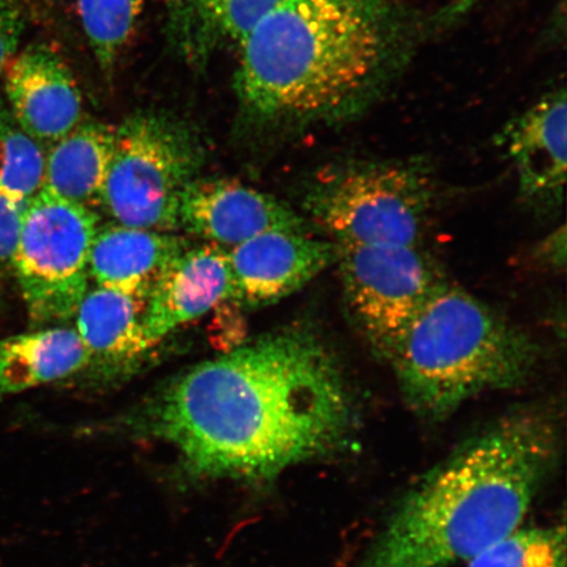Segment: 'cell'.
Listing matches in <instances>:
<instances>
[{"instance_id": "1", "label": "cell", "mask_w": 567, "mask_h": 567, "mask_svg": "<svg viewBox=\"0 0 567 567\" xmlns=\"http://www.w3.org/2000/svg\"><path fill=\"white\" fill-rule=\"evenodd\" d=\"M354 422L337 354L295 326L183 372L125 424L167 445L190 477L265 484L337 452Z\"/></svg>"}, {"instance_id": "2", "label": "cell", "mask_w": 567, "mask_h": 567, "mask_svg": "<svg viewBox=\"0 0 567 567\" xmlns=\"http://www.w3.org/2000/svg\"><path fill=\"white\" fill-rule=\"evenodd\" d=\"M547 410L513 411L424 474L350 567H453L522 527L557 463Z\"/></svg>"}, {"instance_id": "3", "label": "cell", "mask_w": 567, "mask_h": 567, "mask_svg": "<svg viewBox=\"0 0 567 567\" xmlns=\"http://www.w3.org/2000/svg\"><path fill=\"white\" fill-rule=\"evenodd\" d=\"M399 32L386 0H281L239 42L240 101L266 123L350 115L389 74Z\"/></svg>"}, {"instance_id": "4", "label": "cell", "mask_w": 567, "mask_h": 567, "mask_svg": "<svg viewBox=\"0 0 567 567\" xmlns=\"http://www.w3.org/2000/svg\"><path fill=\"white\" fill-rule=\"evenodd\" d=\"M385 359L409 406L442 420L482 393L523 385L535 372L540 347L519 326L446 281Z\"/></svg>"}, {"instance_id": "5", "label": "cell", "mask_w": 567, "mask_h": 567, "mask_svg": "<svg viewBox=\"0 0 567 567\" xmlns=\"http://www.w3.org/2000/svg\"><path fill=\"white\" fill-rule=\"evenodd\" d=\"M435 189L421 163L351 161L319 172L303 209L338 247L422 245Z\"/></svg>"}, {"instance_id": "6", "label": "cell", "mask_w": 567, "mask_h": 567, "mask_svg": "<svg viewBox=\"0 0 567 567\" xmlns=\"http://www.w3.org/2000/svg\"><path fill=\"white\" fill-rule=\"evenodd\" d=\"M204 162L200 140L177 120L142 112L116 126L99 207L118 225L177 229L181 198Z\"/></svg>"}, {"instance_id": "7", "label": "cell", "mask_w": 567, "mask_h": 567, "mask_svg": "<svg viewBox=\"0 0 567 567\" xmlns=\"http://www.w3.org/2000/svg\"><path fill=\"white\" fill-rule=\"evenodd\" d=\"M96 213L41 189L28 203L12 276L28 315L38 323L74 317L89 292Z\"/></svg>"}, {"instance_id": "8", "label": "cell", "mask_w": 567, "mask_h": 567, "mask_svg": "<svg viewBox=\"0 0 567 567\" xmlns=\"http://www.w3.org/2000/svg\"><path fill=\"white\" fill-rule=\"evenodd\" d=\"M337 266L354 321L386 358L396 338L446 282L422 245L338 247Z\"/></svg>"}, {"instance_id": "9", "label": "cell", "mask_w": 567, "mask_h": 567, "mask_svg": "<svg viewBox=\"0 0 567 567\" xmlns=\"http://www.w3.org/2000/svg\"><path fill=\"white\" fill-rule=\"evenodd\" d=\"M233 301L255 309L276 303L337 264L338 248L308 229H276L229 248Z\"/></svg>"}, {"instance_id": "10", "label": "cell", "mask_w": 567, "mask_h": 567, "mask_svg": "<svg viewBox=\"0 0 567 567\" xmlns=\"http://www.w3.org/2000/svg\"><path fill=\"white\" fill-rule=\"evenodd\" d=\"M177 228L231 248L267 231L307 229V223L279 198L243 183L195 179L182 195Z\"/></svg>"}, {"instance_id": "11", "label": "cell", "mask_w": 567, "mask_h": 567, "mask_svg": "<svg viewBox=\"0 0 567 567\" xmlns=\"http://www.w3.org/2000/svg\"><path fill=\"white\" fill-rule=\"evenodd\" d=\"M7 106L27 134L42 146L82 122V96L61 56L45 44L27 47L3 71Z\"/></svg>"}, {"instance_id": "12", "label": "cell", "mask_w": 567, "mask_h": 567, "mask_svg": "<svg viewBox=\"0 0 567 567\" xmlns=\"http://www.w3.org/2000/svg\"><path fill=\"white\" fill-rule=\"evenodd\" d=\"M566 91L555 90L499 134L512 158L523 202L540 210L563 207L566 187Z\"/></svg>"}, {"instance_id": "13", "label": "cell", "mask_w": 567, "mask_h": 567, "mask_svg": "<svg viewBox=\"0 0 567 567\" xmlns=\"http://www.w3.org/2000/svg\"><path fill=\"white\" fill-rule=\"evenodd\" d=\"M231 299L228 250L207 243L189 246L147 297L144 315L147 342L157 346L181 326Z\"/></svg>"}, {"instance_id": "14", "label": "cell", "mask_w": 567, "mask_h": 567, "mask_svg": "<svg viewBox=\"0 0 567 567\" xmlns=\"http://www.w3.org/2000/svg\"><path fill=\"white\" fill-rule=\"evenodd\" d=\"M187 239L169 231L111 225L99 228L90 254V279L97 287L147 300L168 267L187 250Z\"/></svg>"}, {"instance_id": "15", "label": "cell", "mask_w": 567, "mask_h": 567, "mask_svg": "<svg viewBox=\"0 0 567 567\" xmlns=\"http://www.w3.org/2000/svg\"><path fill=\"white\" fill-rule=\"evenodd\" d=\"M115 138L116 126L82 120L49 148L42 189L90 209L99 207Z\"/></svg>"}, {"instance_id": "16", "label": "cell", "mask_w": 567, "mask_h": 567, "mask_svg": "<svg viewBox=\"0 0 567 567\" xmlns=\"http://www.w3.org/2000/svg\"><path fill=\"white\" fill-rule=\"evenodd\" d=\"M90 367L75 329L51 328L0 340V400L70 378Z\"/></svg>"}, {"instance_id": "17", "label": "cell", "mask_w": 567, "mask_h": 567, "mask_svg": "<svg viewBox=\"0 0 567 567\" xmlns=\"http://www.w3.org/2000/svg\"><path fill=\"white\" fill-rule=\"evenodd\" d=\"M146 300L96 287L89 289L78 308L75 331L90 354V365L130 363L148 350L144 331Z\"/></svg>"}, {"instance_id": "18", "label": "cell", "mask_w": 567, "mask_h": 567, "mask_svg": "<svg viewBox=\"0 0 567 567\" xmlns=\"http://www.w3.org/2000/svg\"><path fill=\"white\" fill-rule=\"evenodd\" d=\"M281 0H168L169 20L179 45L194 56L238 44Z\"/></svg>"}, {"instance_id": "19", "label": "cell", "mask_w": 567, "mask_h": 567, "mask_svg": "<svg viewBox=\"0 0 567 567\" xmlns=\"http://www.w3.org/2000/svg\"><path fill=\"white\" fill-rule=\"evenodd\" d=\"M47 153L27 134L0 101V190L28 204L44 184Z\"/></svg>"}, {"instance_id": "20", "label": "cell", "mask_w": 567, "mask_h": 567, "mask_svg": "<svg viewBox=\"0 0 567 567\" xmlns=\"http://www.w3.org/2000/svg\"><path fill=\"white\" fill-rule=\"evenodd\" d=\"M144 0H78L84 33L99 66L111 71L138 25Z\"/></svg>"}, {"instance_id": "21", "label": "cell", "mask_w": 567, "mask_h": 567, "mask_svg": "<svg viewBox=\"0 0 567 567\" xmlns=\"http://www.w3.org/2000/svg\"><path fill=\"white\" fill-rule=\"evenodd\" d=\"M565 523L517 528L466 563V567H566Z\"/></svg>"}, {"instance_id": "22", "label": "cell", "mask_w": 567, "mask_h": 567, "mask_svg": "<svg viewBox=\"0 0 567 567\" xmlns=\"http://www.w3.org/2000/svg\"><path fill=\"white\" fill-rule=\"evenodd\" d=\"M28 204H21L0 190V289L12 275L13 255Z\"/></svg>"}, {"instance_id": "23", "label": "cell", "mask_w": 567, "mask_h": 567, "mask_svg": "<svg viewBox=\"0 0 567 567\" xmlns=\"http://www.w3.org/2000/svg\"><path fill=\"white\" fill-rule=\"evenodd\" d=\"M23 34V19L11 2L0 0V74L17 54Z\"/></svg>"}, {"instance_id": "24", "label": "cell", "mask_w": 567, "mask_h": 567, "mask_svg": "<svg viewBox=\"0 0 567 567\" xmlns=\"http://www.w3.org/2000/svg\"><path fill=\"white\" fill-rule=\"evenodd\" d=\"M540 257L544 264L558 268L565 267L566 261V234L565 226L561 230L553 233L550 237L545 240L542 247Z\"/></svg>"}]
</instances>
